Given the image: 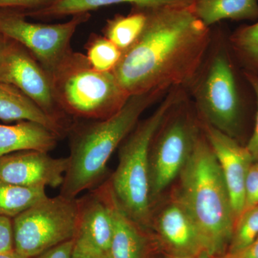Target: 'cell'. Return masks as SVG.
<instances>
[{"mask_svg":"<svg viewBox=\"0 0 258 258\" xmlns=\"http://www.w3.org/2000/svg\"><path fill=\"white\" fill-rule=\"evenodd\" d=\"M146 20L147 15L142 8L132 7L128 15L118 14L108 19L102 33L124 52L138 40L145 26Z\"/></svg>","mask_w":258,"mask_h":258,"instance_id":"ffe728a7","label":"cell"},{"mask_svg":"<svg viewBox=\"0 0 258 258\" xmlns=\"http://www.w3.org/2000/svg\"><path fill=\"white\" fill-rule=\"evenodd\" d=\"M61 139L57 134L35 122L20 121L17 124H0V157L25 150L49 152Z\"/></svg>","mask_w":258,"mask_h":258,"instance_id":"2e32d148","label":"cell"},{"mask_svg":"<svg viewBox=\"0 0 258 258\" xmlns=\"http://www.w3.org/2000/svg\"><path fill=\"white\" fill-rule=\"evenodd\" d=\"M172 198L189 213L212 258L225 253L236 222L221 169L203 130Z\"/></svg>","mask_w":258,"mask_h":258,"instance_id":"3957f363","label":"cell"},{"mask_svg":"<svg viewBox=\"0 0 258 258\" xmlns=\"http://www.w3.org/2000/svg\"><path fill=\"white\" fill-rule=\"evenodd\" d=\"M228 41L244 72L258 76V21L240 25L230 34Z\"/></svg>","mask_w":258,"mask_h":258,"instance_id":"7402d4cb","label":"cell"},{"mask_svg":"<svg viewBox=\"0 0 258 258\" xmlns=\"http://www.w3.org/2000/svg\"><path fill=\"white\" fill-rule=\"evenodd\" d=\"M199 118L232 138L245 134L249 108L255 96L232 53L228 36L214 38L203 64L186 88Z\"/></svg>","mask_w":258,"mask_h":258,"instance_id":"277c9868","label":"cell"},{"mask_svg":"<svg viewBox=\"0 0 258 258\" xmlns=\"http://www.w3.org/2000/svg\"><path fill=\"white\" fill-rule=\"evenodd\" d=\"M194 0H59L46 9L23 13L27 18L38 20H51L81 13H90L103 7L119 4H129L140 8L159 7L191 8Z\"/></svg>","mask_w":258,"mask_h":258,"instance_id":"e0dca14e","label":"cell"},{"mask_svg":"<svg viewBox=\"0 0 258 258\" xmlns=\"http://www.w3.org/2000/svg\"><path fill=\"white\" fill-rule=\"evenodd\" d=\"M152 227L169 249V253L191 256L208 253L198 227L175 199L171 198L157 211L153 210Z\"/></svg>","mask_w":258,"mask_h":258,"instance_id":"5bb4252c","label":"cell"},{"mask_svg":"<svg viewBox=\"0 0 258 258\" xmlns=\"http://www.w3.org/2000/svg\"><path fill=\"white\" fill-rule=\"evenodd\" d=\"M113 237L107 258H146L149 240L147 229L129 217L113 200Z\"/></svg>","mask_w":258,"mask_h":258,"instance_id":"ac0fdd59","label":"cell"},{"mask_svg":"<svg viewBox=\"0 0 258 258\" xmlns=\"http://www.w3.org/2000/svg\"><path fill=\"white\" fill-rule=\"evenodd\" d=\"M0 82L18 88L69 132L74 121L56 101L50 74L28 49L9 38L0 49Z\"/></svg>","mask_w":258,"mask_h":258,"instance_id":"30bf717a","label":"cell"},{"mask_svg":"<svg viewBox=\"0 0 258 258\" xmlns=\"http://www.w3.org/2000/svg\"><path fill=\"white\" fill-rule=\"evenodd\" d=\"M113 200L108 179L77 198L76 248L108 257L114 229Z\"/></svg>","mask_w":258,"mask_h":258,"instance_id":"8fae6325","label":"cell"},{"mask_svg":"<svg viewBox=\"0 0 258 258\" xmlns=\"http://www.w3.org/2000/svg\"><path fill=\"white\" fill-rule=\"evenodd\" d=\"M186 90L173 88L160 104L135 128L118 148V163L108 182L119 208L136 222L152 228L149 153L152 141L166 115Z\"/></svg>","mask_w":258,"mask_h":258,"instance_id":"5b68a950","label":"cell"},{"mask_svg":"<svg viewBox=\"0 0 258 258\" xmlns=\"http://www.w3.org/2000/svg\"><path fill=\"white\" fill-rule=\"evenodd\" d=\"M72 258H105L101 257V256L96 255V254L90 253V252H86V251L81 250L79 248L75 247L74 252H73Z\"/></svg>","mask_w":258,"mask_h":258,"instance_id":"4dcf8cb0","label":"cell"},{"mask_svg":"<svg viewBox=\"0 0 258 258\" xmlns=\"http://www.w3.org/2000/svg\"><path fill=\"white\" fill-rule=\"evenodd\" d=\"M59 0H0V10H12L22 13L46 9Z\"/></svg>","mask_w":258,"mask_h":258,"instance_id":"d4e9b609","label":"cell"},{"mask_svg":"<svg viewBox=\"0 0 258 258\" xmlns=\"http://www.w3.org/2000/svg\"><path fill=\"white\" fill-rule=\"evenodd\" d=\"M68 167V157H52L42 151H20L0 157V180L32 187H59Z\"/></svg>","mask_w":258,"mask_h":258,"instance_id":"7c38bea8","label":"cell"},{"mask_svg":"<svg viewBox=\"0 0 258 258\" xmlns=\"http://www.w3.org/2000/svg\"><path fill=\"white\" fill-rule=\"evenodd\" d=\"M85 48L91 67L100 72H112L123 53L111 40L93 32L88 37Z\"/></svg>","mask_w":258,"mask_h":258,"instance_id":"603a6c76","label":"cell"},{"mask_svg":"<svg viewBox=\"0 0 258 258\" xmlns=\"http://www.w3.org/2000/svg\"><path fill=\"white\" fill-rule=\"evenodd\" d=\"M202 130L218 161L230 195L236 221L244 208V186L253 157L245 145L201 121Z\"/></svg>","mask_w":258,"mask_h":258,"instance_id":"4fadbf2b","label":"cell"},{"mask_svg":"<svg viewBox=\"0 0 258 258\" xmlns=\"http://www.w3.org/2000/svg\"><path fill=\"white\" fill-rule=\"evenodd\" d=\"M7 37L4 36L3 34L0 32V49L4 45L5 42L6 41Z\"/></svg>","mask_w":258,"mask_h":258,"instance_id":"836d02e7","label":"cell"},{"mask_svg":"<svg viewBox=\"0 0 258 258\" xmlns=\"http://www.w3.org/2000/svg\"><path fill=\"white\" fill-rule=\"evenodd\" d=\"M0 119L4 121L35 122L57 134L68 136L69 129L51 118L31 98L18 88L0 82Z\"/></svg>","mask_w":258,"mask_h":258,"instance_id":"9a60e30c","label":"cell"},{"mask_svg":"<svg viewBox=\"0 0 258 258\" xmlns=\"http://www.w3.org/2000/svg\"><path fill=\"white\" fill-rule=\"evenodd\" d=\"M74 240H71L47 249L34 258H72Z\"/></svg>","mask_w":258,"mask_h":258,"instance_id":"f1b7e54d","label":"cell"},{"mask_svg":"<svg viewBox=\"0 0 258 258\" xmlns=\"http://www.w3.org/2000/svg\"><path fill=\"white\" fill-rule=\"evenodd\" d=\"M257 205H258V160L254 161L252 163L246 178L243 212Z\"/></svg>","mask_w":258,"mask_h":258,"instance_id":"4316f807","label":"cell"},{"mask_svg":"<svg viewBox=\"0 0 258 258\" xmlns=\"http://www.w3.org/2000/svg\"><path fill=\"white\" fill-rule=\"evenodd\" d=\"M0 258H26L20 253H18L15 249L9 252H0Z\"/></svg>","mask_w":258,"mask_h":258,"instance_id":"d6a6232c","label":"cell"},{"mask_svg":"<svg viewBox=\"0 0 258 258\" xmlns=\"http://www.w3.org/2000/svg\"><path fill=\"white\" fill-rule=\"evenodd\" d=\"M191 8L210 28L225 20L258 21V0H194Z\"/></svg>","mask_w":258,"mask_h":258,"instance_id":"d6986e66","label":"cell"},{"mask_svg":"<svg viewBox=\"0 0 258 258\" xmlns=\"http://www.w3.org/2000/svg\"><path fill=\"white\" fill-rule=\"evenodd\" d=\"M258 237V205L242 212L235 222L230 245L226 252L247 247Z\"/></svg>","mask_w":258,"mask_h":258,"instance_id":"cb8c5ba5","label":"cell"},{"mask_svg":"<svg viewBox=\"0 0 258 258\" xmlns=\"http://www.w3.org/2000/svg\"><path fill=\"white\" fill-rule=\"evenodd\" d=\"M202 132L201 122L187 91L166 115L151 144L150 198L152 208L179 178Z\"/></svg>","mask_w":258,"mask_h":258,"instance_id":"52a82bcc","label":"cell"},{"mask_svg":"<svg viewBox=\"0 0 258 258\" xmlns=\"http://www.w3.org/2000/svg\"><path fill=\"white\" fill-rule=\"evenodd\" d=\"M50 76L56 101L72 119H105L119 111L131 96L113 72L96 71L86 55L74 50Z\"/></svg>","mask_w":258,"mask_h":258,"instance_id":"8992f818","label":"cell"},{"mask_svg":"<svg viewBox=\"0 0 258 258\" xmlns=\"http://www.w3.org/2000/svg\"><path fill=\"white\" fill-rule=\"evenodd\" d=\"M168 92L152 91L131 96L115 114L102 120L73 123L69 129V167L60 195L77 198L101 184L112 154L139 123L141 116Z\"/></svg>","mask_w":258,"mask_h":258,"instance_id":"7a4b0ae2","label":"cell"},{"mask_svg":"<svg viewBox=\"0 0 258 258\" xmlns=\"http://www.w3.org/2000/svg\"><path fill=\"white\" fill-rule=\"evenodd\" d=\"M45 189L10 184L0 180V215L15 218L46 199Z\"/></svg>","mask_w":258,"mask_h":258,"instance_id":"44dd1931","label":"cell"},{"mask_svg":"<svg viewBox=\"0 0 258 258\" xmlns=\"http://www.w3.org/2000/svg\"><path fill=\"white\" fill-rule=\"evenodd\" d=\"M244 75L250 85L255 96L256 110L253 128L249 135V139H247L245 146L253 157L254 160L256 161L258 160V76L249 74L244 71Z\"/></svg>","mask_w":258,"mask_h":258,"instance_id":"484cf974","label":"cell"},{"mask_svg":"<svg viewBox=\"0 0 258 258\" xmlns=\"http://www.w3.org/2000/svg\"><path fill=\"white\" fill-rule=\"evenodd\" d=\"M166 258H212L206 252L199 255L191 256V255H180V254H171L169 253L166 255Z\"/></svg>","mask_w":258,"mask_h":258,"instance_id":"1f68e13d","label":"cell"},{"mask_svg":"<svg viewBox=\"0 0 258 258\" xmlns=\"http://www.w3.org/2000/svg\"><path fill=\"white\" fill-rule=\"evenodd\" d=\"M214 258H258V237L247 247L235 252H225Z\"/></svg>","mask_w":258,"mask_h":258,"instance_id":"f546056e","label":"cell"},{"mask_svg":"<svg viewBox=\"0 0 258 258\" xmlns=\"http://www.w3.org/2000/svg\"><path fill=\"white\" fill-rule=\"evenodd\" d=\"M91 13L75 15L59 24L31 23L20 12L0 10V32L21 44L49 74L72 51L71 41L80 25L91 18Z\"/></svg>","mask_w":258,"mask_h":258,"instance_id":"9c48e42d","label":"cell"},{"mask_svg":"<svg viewBox=\"0 0 258 258\" xmlns=\"http://www.w3.org/2000/svg\"><path fill=\"white\" fill-rule=\"evenodd\" d=\"M15 249L13 219L0 215V252Z\"/></svg>","mask_w":258,"mask_h":258,"instance_id":"83f0119b","label":"cell"},{"mask_svg":"<svg viewBox=\"0 0 258 258\" xmlns=\"http://www.w3.org/2000/svg\"><path fill=\"white\" fill-rule=\"evenodd\" d=\"M142 9L147 15L143 31L112 72L130 96L186 89L208 54L211 28L191 8Z\"/></svg>","mask_w":258,"mask_h":258,"instance_id":"6da1fadb","label":"cell"},{"mask_svg":"<svg viewBox=\"0 0 258 258\" xmlns=\"http://www.w3.org/2000/svg\"><path fill=\"white\" fill-rule=\"evenodd\" d=\"M77 215V198L47 197L13 219L15 250L34 258L74 240Z\"/></svg>","mask_w":258,"mask_h":258,"instance_id":"ba28073f","label":"cell"}]
</instances>
